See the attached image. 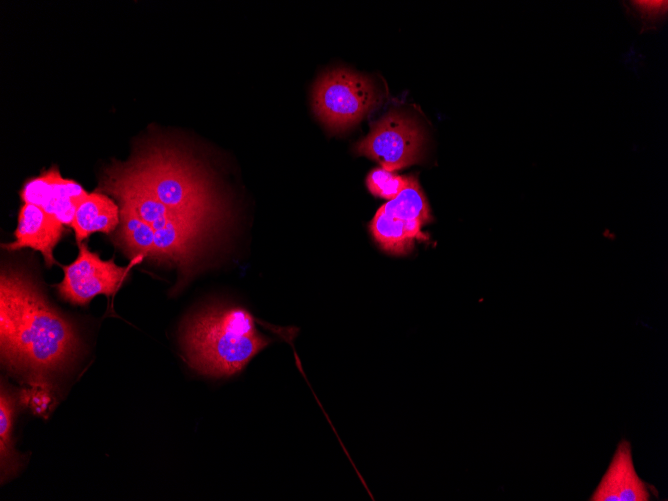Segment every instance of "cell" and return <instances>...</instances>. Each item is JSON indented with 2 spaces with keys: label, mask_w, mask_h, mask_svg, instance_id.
I'll use <instances>...</instances> for the list:
<instances>
[{
  "label": "cell",
  "mask_w": 668,
  "mask_h": 501,
  "mask_svg": "<svg viewBox=\"0 0 668 501\" xmlns=\"http://www.w3.org/2000/svg\"><path fill=\"white\" fill-rule=\"evenodd\" d=\"M78 349L73 324L48 302L36 281L21 270L2 269V362L23 374L31 387L51 391L52 376L72 361Z\"/></svg>",
  "instance_id": "6da1fadb"
},
{
  "label": "cell",
  "mask_w": 668,
  "mask_h": 501,
  "mask_svg": "<svg viewBox=\"0 0 668 501\" xmlns=\"http://www.w3.org/2000/svg\"><path fill=\"white\" fill-rule=\"evenodd\" d=\"M271 341L259 332L247 309L233 305H213L197 312L182 332L189 366L215 378L241 372Z\"/></svg>",
  "instance_id": "7a4b0ae2"
},
{
  "label": "cell",
  "mask_w": 668,
  "mask_h": 501,
  "mask_svg": "<svg viewBox=\"0 0 668 501\" xmlns=\"http://www.w3.org/2000/svg\"><path fill=\"white\" fill-rule=\"evenodd\" d=\"M103 189L128 202L153 228V260L177 266L182 274L179 284H184L216 223L167 207L125 166H116L108 172Z\"/></svg>",
  "instance_id": "3957f363"
},
{
  "label": "cell",
  "mask_w": 668,
  "mask_h": 501,
  "mask_svg": "<svg viewBox=\"0 0 668 501\" xmlns=\"http://www.w3.org/2000/svg\"><path fill=\"white\" fill-rule=\"evenodd\" d=\"M124 166L167 207L215 223L223 217L207 176L173 147L152 146Z\"/></svg>",
  "instance_id": "277c9868"
},
{
  "label": "cell",
  "mask_w": 668,
  "mask_h": 501,
  "mask_svg": "<svg viewBox=\"0 0 668 501\" xmlns=\"http://www.w3.org/2000/svg\"><path fill=\"white\" fill-rule=\"evenodd\" d=\"M373 82L361 74L336 68L322 74L313 88V110L332 131H344L358 123L378 103Z\"/></svg>",
  "instance_id": "5b68a950"
},
{
  "label": "cell",
  "mask_w": 668,
  "mask_h": 501,
  "mask_svg": "<svg viewBox=\"0 0 668 501\" xmlns=\"http://www.w3.org/2000/svg\"><path fill=\"white\" fill-rule=\"evenodd\" d=\"M430 220L426 197L417 179L410 177L407 187L377 210L370 230L384 251L401 255L410 252L416 241L428 239L422 227Z\"/></svg>",
  "instance_id": "8992f818"
},
{
  "label": "cell",
  "mask_w": 668,
  "mask_h": 501,
  "mask_svg": "<svg viewBox=\"0 0 668 501\" xmlns=\"http://www.w3.org/2000/svg\"><path fill=\"white\" fill-rule=\"evenodd\" d=\"M77 245V258L62 266L64 276L56 285L59 296L74 305L86 306L97 295L112 296L127 278L131 267L144 259L136 257L127 266H118L112 259H101L86 243Z\"/></svg>",
  "instance_id": "52a82bcc"
},
{
  "label": "cell",
  "mask_w": 668,
  "mask_h": 501,
  "mask_svg": "<svg viewBox=\"0 0 668 501\" xmlns=\"http://www.w3.org/2000/svg\"><path fill=\"white\" fill-rule=\"evenodd\" d=\"M423 142V131L412 118L390 112L372 125L354 151L395 172L420 160Z\"/></svg>",
  "instance_id": "ba28073f"
},
{
  "label": "cell",
  "mask_w": 668,
  "mask_h": 501,
  "mask_svg": "<svg viewBox=\"0 0 668 501\" xmlns=\"http://www.w3.org/2000/svg\"><path fill=\"white\" fill-rule=\"evenodd\" d=\"M88 193L76 181L63 178L53 166L29 179L20 192L21 200L43 208L63 225H71L76 209Z\"/></svg>",
  "instance_id": "9c48e42d"
},
{
  "label": "cell",
  "mask_w": 668,
  "mask_h": 501,
  "mask_svg": "<svg viewBox=\"0 0 668 501\" xmlns=\"http://www.w3.org/2000/svg\"><path fill=\"white\" fill-rule=\"evenodd\" d=\"M63 233V224L48 214L40 206L24 203L18 214V224L14 232L15 240L4 244L8 251L31 248L39 251L45 265L50 268L55 264L53 251Z\"/></svg>",
  "instance_id": "30bf717a"
},
{
  "label": "cell",
  "mask_w": 668,
  "mask_h": 501,
  "mask_svg": "<svg viewBox=\"0 0 668 501\" xmlns=\"http://www.w3.org/2000/svg\"><path fill=\"white\" fill-rule=\"evenodd\" d=\"M592 501H648L647 483L642 481L634 468L631 445L622 440L612 458L608 470L590 497Z\"/></svg>",
  "instance_id": "8fae6325"
},
{
  "label": "cell",
  "mask_w": 668,
  "mask_h": 501,
  "mask_svg": "<svg viewBox=\"0 0 668 501\" xmlns=\"http://www.w3.org/2000/svg\"><path fill=\"white\" fill-rule=\"evenodd\" d=\"M120 221L119 205L102 193H88L78 205L71 227L77 243L94 232L111 233Z\"/></svg>",
  "instance_id": "7c38bea8"
},
{
  "label": "cell",
  "mask_w": 668,
  "mask_h": 501,
  "mask_svg": "<svg viewBox=\"0 0 668 501\" xmlns=\"http://www.w3.org/2000/svg\"><path fill=\"white\" fill-rule=\"evenodd\" d=\"M117 201L120 209V221L114 242L131 259L143 257L153 260L155 252L153 228L140 217L128 202L121 199H117Z\"/></svg>",
  "instance_id": "4fadbf2b"
},
{
  "label": "cell",
  "mask_w": 668,
  "mask_h": 501,
  "mask_svg": "<svg viewBox=\"0 0 668 501\" xmlns=\"http://www.w3.org/2000/svg\"><path fill=\"white\" fill-rule=\"evenodd\" d=\"M16 403L17 397L15 394L2 385L0 392V465L2 482L15 474L20 466V460L15 453L12 442Z\"/></svg>",
  "instance_id": "5bb4252c"
},
{
  "label": "cell",
  "mask_w": 668,
  "mask_h": 501,
  "mask_svg": "<svg viewBox=\"0 0 668 501\" xmlns=\"http://www.w3.org/2000/svg\"><path fill=\"white\" fill-rule=\"evenodd\" d=\"M410 177L400 176L382 167L373 169L366 178L369 191L388 200L394 199L409 184Z\"/></svg>",
  "instance_id": "9a60e30c"
}]
</instances>
